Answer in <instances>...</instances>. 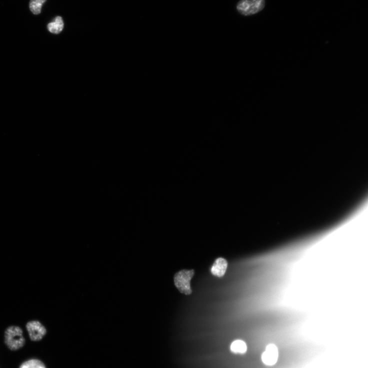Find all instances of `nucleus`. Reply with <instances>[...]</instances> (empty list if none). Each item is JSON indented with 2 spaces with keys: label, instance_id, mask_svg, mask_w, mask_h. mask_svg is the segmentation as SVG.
<instances>
[{
  "label": "nucleus",
  "instance_id": "1",
  "mask_svg": "<svg viewBox=\"0 0 368 368\" xmlns=\"http://www.w3.org/2000/svg\"><path fill=\"white\" fill-rule=\"evenodd\" d=\"M4 338L6 346L12 351L17 350L22 348L26 343V339L23 336V331L18 326H10L8 328L5 332Z\"/></svg>",
  "mask_w": 368,
  "mask_h": 368
},
{
  "label": "nucleus",
  "instance_id": "2",
  "mask_svg": "<svg viewBox=\"0 0 368 368\" xmlns=\"http://www.w3.org/2000/svg\"><path fill=\"white\" fill-rule=\"evenodd\" d=\"M194 274V270H182L175 274L174 284L176 288L182 294L187 295L192 293L190 281Z\"/></svg>",
  "mask_w": 368,
  "mask_h": 368
},
{
  "label": "nucleus",
  "instance_id": "3",
  "mask_svg": "<svg viewBox=\"0 0 368 368\" xmlns=\"http://www.w3.org/2000/svg\"><path fill=\"white\" fill-rule=\"evenodd\" d=\"M264 7L265 0H240L237 10L241 14L248 16L261 12Z\"/></svg>",
  "mask_w": 368,
  "mask_h": 368
},
{
  "label": "nucleus",
  "instance_id": "4",
  "mask_svg": "<svg viewBox=\"0 0 368 368\" xmlns=\"http://www.w3.org/2000/svg\"><path fill=\"white\" fill-rule=\"evenodd\" d=\"M26 328L30 340L39 341L47 334V330L38 320H32L28 322Z\"/></svg>",
  "mask_w": 368,
  "mask_h": 368
},
{
  "label": "nucleus",
  "instance_id": "5",
  "mask_svg": "<svg viewBox=\"0 0 368 368\" xmlns=\"http://www.w3.org/2000/svg\"><path fill=\"white\" fill-rule=\"evenodd\" d=\"M279 357L278 350L274 344H270L268 345L266 350L262 354V360L267 366H274L277 363Z\"/></svg>",
  "mask_w": 368,
  "mask_h": 368
},
{
  "label": "nucleus",
  "instance_id": "6",
  "mask_svg": "<svg viewBox=\"0 0 368 368\" xmlns=\"http://www.w3.org/2000/svg\"><path fill=\"white\" fill-rule=\"evenodd\" d=\"M228 266L227 261L222 258L217 259L214 264L212 272V274L217 277L221 278L224 274Z\"/></svg>",
  "mask_w": 368,
  "mask_h": 368
},
{
  "label": "nucleus",
  "instance_id": "7",
  "mask_svg": "<svg viewBox=\"0 0 368 368\" xmlns=\"http://www.w3.org/2000/svg\"><path fill=\"white\" fill-rule=\"evenodd\" d=\"M64 27V22L62 17L56 16L54 20L48 24V28L50 32L54 34L60 33Z\"/></svg>",
  "mask_w": 368,
  "mask_h": 368
},
{
  "label": "nucleus",
  "instance_id": "8",
  "mask_svg": "<svg viewBox=\"0 0 368 368\" xmlns=\"http://www.w3.org/2000/svg\"><path fill=\"white\" fill-rule=\"evenodd\" d=\"M230 350L234 354H244L247 350L246 344L244 341L238 340L232 344Z\"/></svg>",
  "mask_w": 368,
  "mask_h": 368
},
{
  "label": "nucleus",
  "instance_id": "9",
  "mask_svg": "<svg viewBox=\"0 0 368 368\" xmlns=\"http://www.w3.org/2000/svg\"><path fill=\"white\" fill-rule=\"evenodd\" d=\"M19 368H46L44 364L37 359H32L23 362Z\"/></svg>",
  "mask_w": 368,
  "mask_h": 368
},
{
  "label": "nucleus",
  "instance_id": "10",
  "mask_svg": "<svg viewBox=\"0 0 368 368\" xmlns=\"http://www.w3.org/2000/svg\"><path fill=\"white\" fill-rule=\"evenodd\" d=\"M47 0H30V8L31 12L34 14H39L41 12L42 4Z\"/></svg>",
  "mask_w": 368,
  "mask_h": 368
}]
</instances>
